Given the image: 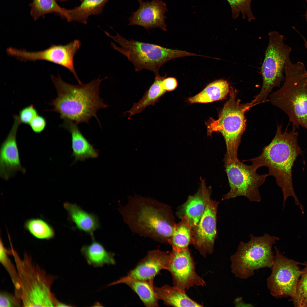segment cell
I'll use <instances>...</instances> for the list:
<instances>
[{"instance_id":"cell-19","label":"cell","mask_w":307,"mask_h":307,"mask_svg":"<svg viewBox=\"0 0 307 307\" xmlns=\"http://www.w3.org/2000/svg\"><path fill=\"white\" fill-rule=\"evenodd\" d=\"M63 206L67 211L68 219L75 225V227L90 235L94 240V233L100 228L98 217L95 214L88 213L76 204L66 202Z\"/></svg>"},{"instance_id":"cell-30","label":"cell","mask_w":307,"mask_h":307,"mask_svg":"<svg viewBox=\"0 0 307 307\" xmlns=\"http://www.w3.org/2000/svg\"><path fill=\"white\" fill-rule=\"evenodd\" d=\"M9 250L0 241V262L9 275L14 285V294L17 296L20 289L18 273L16 268L9 257Z\"/></svg>"},{"instance_id":"cell-13","label":"cell","mask_w":307,"mask_h":307,"mask_svg":"<svg viewBox=\"0 0 307 307\" xmlns=\"http://www.w3.org/2000/svg\"><path fill=\"white\" fill-rule=\"evenodd\" d=\"M206 207L199 221L193 230V244L204 257L214 250L217 237V214L219 202L210 198L209 190L204 185Z\"/></svg>"},{"instance_id":"cell-6","label":"cell","mask_w":307,"mask_h":307,"mask_svg":"<svg viewBox=\"0 0 307 307\" xmlns=\"http://www.w3.org/2000/svg\"><path fill=\"white\" fill-rule=\"evenodd\" d=\"M229 98L219 113L218 118L211 119L207 123V133L215 132L221 133L226 146L225 157L231 160L238 159L237 152L242 136L246 126L245 114L250 109L258 103L254 100L245 104L237 98V91L231 87Z\"/></svg>"},{"instance_id":"cell-37","label":"cell","mask_w":307,"mask_h":307,"mask_svg":"<svg viewBox=\"0 0 307 307\" xmlns=\"http://www.w3.org/2000/svg\"><path fill=\"white\" fill-rule=\"evenodd\" d=\"M234 304L236 307H252L253 305L244 303L241 297L236 298L235 300Z\"/></svg>"},{"instance_id":"cell-4","label":"cell","mask_w":307,"mask_h":307,"mask_svg":"<svg viewBox=\"0 0 307 307\" xmlns=\"http://www.w3.org/2000/svg\"><path fill=\"white\" fill-rule=\"evenodd\" d=\"M10 242L9 252L14 258L18 273L20 289L17 297L22 307H55L58 300L51 289L57 277L48 273L27 253L20 257Z\"/></svg>"},{"instance_id":"cell-11","label":"cell","mask_w":307,"mask_h":307,"mask_svg":"<svg viewBox=\"0 0 307 307\" xmlns=\"http://www.w3.org/2000/svg\"><path fill=\"white\" fill-rule=\"evenodd\" d=\"M275 254L271 268V273L267 279L271 294L276 298L296 296L298 282L303 271L299 265H304L283 255L274 247Z\"/></svg>"},{"instance_id":"cell-39","label":"cell","mask_w":307,"mask_h":307,"mask_svg":"<svg viewBox=\"0 0 307 307\" xmlns=\"http://www.w3.org/2000/svg\"><path fill=\"white\" fill-rule=\"evenodd\" d=\"M305 1H306V4H307V0H305ZM306 18L307 19V7L306 13Z\"/></svg>"},{"instance_id":"cell-25","label":"cell","mask_w":307,"mask_h":307,"mask_svg":"<svg viewBox=\"0 0 307 307\" xmlns=\"http://www.w3.org/2000/svg\"><path fill=\"white\" fill-rule=\"evenodd\" d=\"M181 219V221L176 224L174 233L168 241L172 249L177 251L188 248V246L193 243L192 227L186 217Z\"/></svg>"},{"instance_id":"cell-26","label":"cell","mask_w":307,"mask_h":307,"mask_svg":"<svg viewBox=\"0 0 307 307\" xmlns=\"http://www.w3.org/2000/svg\"><path fill=\"white\" fill-rule=\"evenodd\" d=\"M109 0H84L79 6L68 10L71 21L86 24L91 15L101 14Z\"/></svg>"},{"instance_id":"cell-17","label":"cell","mask_w":307,"mask_h":307,"mask_svg":"<svg viewBox=\"0 0 307 307\" xmlns=\"http://www.w3.org/2000/svg\"><path fill=\"white\" fill-rule=\"evenodd\" d=\"M138 1L139 7L129 18L128 25L140 26L147 30L158 28L167 31L165 14L167 8L165 3L161 0Z\"/></svg>"},{"instance_id":"cell-27","label":"cell","mask_w":307,"mask_h":307,"mask_svg":"<svg viewBox=\"0 0 307 307\" xmlns=\"http://www.w3.org/2000/svg\"><path fill=\"white\" fill-rule=\"evenodd\" d=\"M128 286L137 294L144 305L147 307H158V300L153 285V281L128 279L120 283Z\"/></svg>"},{"instance_id":"cell-20","label":"cell","mask_w":307,"mask_h":307,"mask_svg":"<svg viewBox=\"0 0 307 307\" xmlns=\"http://www.w3.org/2000/svg\"><path fill=\"white\" fill-rule=\"evenodd\" d=\"M201 185L197 192L188 196L186 201L182 205L177 213L180 218L186 217L192 229L198 223L206 207L204 190L205 180L200 178Z\"/></svg>"},{"instance_id":"cell-16","label":"cell","mask_w":307,"mask_h":307,"mask_svg":"<svg viewBox=\"0 0 307 307\" xmlns=\"http://www.w3.org/2000/svg\"><path fill=\"white\" fill-rule=\"evenodd\" d=\"M14 121L11 129L1 144L0 149V176L8 181L20 171L23 174L26 169L21 164L16 141L18 127L21 123L18 116L14 115Z\"/></svg>"},{"instance_id":"cell-22","label":"cell","mask_w":307,"mask_h":307,"mask_svg":"<svg viewBox=\"0 0 307 307\" xmlns=\"http://www.w3.org/2000/svg\"><path fill=\"white\" fill-rule=\"evenodd\" d=\"M89 245H84L81 252L89 265L95 267L103 266L104 265H114L115 254L106 251L103 246L95 240Z\"/></svg>"},{"instance_id":"cell-33","label":"cell","mask_w":307,"mask_h":307,"mask_svg":"<svg viewBox=\"0 0 307 307\" xmlns=\"http://www.w3.org/2000/svg\"><path fill=\"white\" fill-rule=\"evenodd\" d=\"M22 306L21 300L15 295L7 292L1 291L0 293V307Z\"/></svg>"},{"instance_id":"cell-32","label":"cell","mask_w":307,"mask_h":307,"mask_svg":"<svg viewBox=\"0 0 307 307\" xmlns=\"http://www.w3.org/2000/svg\"><path fill=\"white\" fill-rule=\"evenodd\" d=\"M303 264L305 267L298 282L296 296L291 299L296 307H307V261Z\"/></svg>"},{"instance_id":"cell-2","label":"cell","mask_w":307,"mask_h":307,"mask_svg":"<svg viewBox=\"0 0 307 307\" xmlns=\"http://www.w3.org/2000/svg\"><path fill=\"white\" fill-rule=\"evenodd\" d=\"M51 78L57 91V96L49 104L53 107L49 111L59 114L61 118L72 121L77 124H88L90 119L95 117L100 125L97 113L101 109L109 105L105 103L99 97V86L101 81L107 78L97 79L86 84L77 85L64 81L59 74Z\"/></svg>"},{"instance_id":"cell-28","label":"cell","mask_w":307,"mask_h":307,"mask_svg":"<svg viewBox=\"0 0 307 307\" xmlns=\"http://www.w3.org/2000/svg\"><path fill=\"white\" fill-rule=\"evenodd\" d=\"M56 0H33L29 5L31 7L30 14L34 20L47 14L53 13L66 19L68 22H71L68 10L60 7Z\"/></svg>"},{"instance_id":"cell-34","label":"cell","mask_w":307,"mask_h":307,"mask_svg":"<svg viewBox=\"0 0 307 307\" xmlns=\"http://www.w3.org/2000/svg\"><path fill=\"white\" fill-rule=\"evenodd\" d=\"M38 115L36 109L34 106L31 104L21 110L19 111L18 117L21 123L29 124Z\"/></svg>"},{"instance_id":"cell-14","label":"cell","mask_w":307,"mask_h":307,"mask_svg":"<svg viewBox=\"0 0 307 307\" xmlns=\"http://www.w3.org/2000/svg\"><path fill=\"white\" fill-rule=\"evenodd\" d=\"M195 265L188 248L180 251L172 249L167 270L172 275L174 286L184 291L194 285L205 286V281L196 272Z\"/></svg>"},{"instance_id":"cell-10","label":"cell","mask_w":307,"mask_h":307,"mask_svg":"<svg viewBox=\"0 0 307 307\" xmlns=\"http://www.w3.org/2000/svg\"><path fill=\"white\" fill-rule=\"evenodd\" d=\"M224 161L230 189L223 196L222 200L243 196L250 202H260L259 188L268 174H258L254 166L245 164L238 159L233 160L224 157Z\"/></svg>"},{"instance_id":"cell-24","label":"cell","mask_w":307,"mask_h":307,"mask_svg":"<svg viewBox=\"0 0 307 307\" xmlns=\"http://www.w3.org/2000/svg\"><path fill=\"white\" fill-rule=\"evenodd\" d=\"M230 90L227 81L217 80L209 83L202 91L188 100L192 103L212 102L224 98Z\"/></svg>"},{"instance_id":"cell-31","label":"cell","mask_w":307,"mask_h":307,"mask_svg":"<svg viewBox=\"0 0 307 307\" xmlns=\"http://www.w3.org/2000/svg\"><path fill=\"white\" fill-rule=\"evenodd\" d=\"M230 6L232 16L237 19L241 13L242 18L247 19L249 22L255 19L251 9L252 0H227Z\"/></svg>"},{"instance_id":"cell-5","label":"cell","mask_w":307,"mask_h":307,"mask_svg":"<svg viewBox=\"0 0 307 307\" xmlns=\"http://www.w3.org/2000/svg\"><path fill=\"white\" fill-rule=\"evenodd\" d=\"M306 72L302 62L289 63L283 85L270 95L269 100L287 114L293 126H300L307 130Z\"/></svg>"},{"instance_id":"cell-36","label":"cell","mask_w":307,"mask_h":307,"mask_svg":"<svg viewBox=\"0 0 307 307\" xmlns=\"http://www.w3.org/2000/svg\"><path fill=\"white\" fill-rule=\"evenodd\" d=\"M162 85L163 88L167 92L174 90L177 86L178 83L175 78L166 77L163 80Z\"/></svg>"},{"instance_id":"cell-18","label":"cell","mask_w":307,"mask_h":307,"mask_svg":"<svg viewBox=\"0 0 307 307\" xmlns=\"http://www.w3.org/2000/svg\"><path fill=\"white\" fill-rule=\"evenodd\" d=\"M61 125L70 132L72 137V155L74 157V163L77 161H84L89 158H95L98 156V152L83 135L77 125L73 121L64 119Z\"/></svg>"},{"instance_id":"cell-38","label":"cell","mask_w":307,"mask_h":307,"mask_svg":"<svg viewBox=\"0 0 307 307\" xmlns=\"http://www.w3.org/2000/svg\"><path fill=\"white\" fill-rule=\"evenodd\" d=\"M68 0H56V1H59L60 2H63L67 1ZM81 2H82L84 0H79Z\"/></svg>"},{"instance_id":"cell-35","label":"cell","mask_w":307,"mask_h":307,"mask_svg":"<svg viewBox=\"0 0 307 307\" xmlns=\"http://www.w3.org/2000/svg\"><path fill=\"white\" fill-rule=\"evenodd\" d=\"M46 124V121L45 118L38 115L31 121L29 125L34 132L40 133L45 129Z\"/></svg>"},{"instance_id":"cell-3","label":"cell","mask_w":307,"mask_h":307,"mask_svg":"<svg viewBox=\"0 0 307 307\" xmlns=\"http://www.w3.org/2000/svg\"><path fill=\"white\" fill-rule=\"evenodd\" d=\"M125 222L134 233L168 243L176 224L170 207L152 199L135 196L119 209Z\"/></svg>"},{"instance_id":"cell-23","label":"cell","mask_w":307,"mask_h":307,"mask_svg":"<svg viewBox=\"0 0 307 307\" xmlns=\"http://www.w3.org/2000/svg\"><path fill=\"white\" fill-rule=\"evenodd\" d=\"M166 76V74L164 76H161L159 74L155 76L154 82L141 99L137 103H134L131 108L125 112L130 113L128 119H130L131 116L141 113L147 107L154 105L158 101L166 92L162 85V81Z\"/></svg>"},{"instance_id":"cell-21","label":"cell","mask_w":307,"mask_h":307,"mask_svg":"<svg viewBox=\"0 0 307 307\" xmlns=\"http://www.w3.org/2000/svg\"><path fill=\"white\" fill-rule=\"evenodd\" d=\"M158 299L163 300L168 306L174 307H202L203 305L194 301L186 294L185 291L174 286L165 285L160 287H154Z\"/></svg>"},{"instance_id":"cell-9","label":"cell","mask_w":307,"mask_h":307,"mask_svg":"<svg viewBox=\"0 0 307 307\" xmlns=\"http://www.w3.org/2000/svg\"><path fill=\"white\" fill-rule=\"evenodd\" d=\"M268 38V45L261 68L262 87L254 99L259 103L266 100L274 88L280 86L285 79V68L291 62V49L285 43L283 36L277 32L272 31L269 32Z\"/></svg>"},{"instance_id":"cell-40","label":"cell","mask_w":307,"mask_h":307,"mask_svg":"<svg viewBox=\"0 0 307 307\" xmlns=\"http://www.w3.org/2000/svg\"><path fill=\"white\" fill-rule=\"evenodd\" d=\"M306 75H307V72H306Z\"/></svg>"},{"instance_id":"cell-15","label":"cell","mask_w":307,"mask_h":307,"mask_svg":"<svg viewBox=\"0 0 307 307\" xmlns=\"http://www.w3.org/2000/svg\"><path fill=\"white\" fill-rule=\"evenodd\" d=\"M170 258V252H169L158 249L150 251L126 275L109 283L108 286L119 284L122 281L128 279L153 281L155 276L161 270L167 269Z\"/></svg>"},{"instance_id":"cell-7","label":"cell","mask_w":307,"mask_h":307,"mask_svg":"<svg viewBox=\"0 0 307 307\" xmlns=\"http://www.w3.org/2000/svg\"><path fill=\"white\" fill-rule=\"evenodd\" d=\"M105 34L117 43L111 42L112 47L125 55L134 65L135 70L146 69L159 74L161 67L167 62L174 59L187 56H198V54L179 50L165 48L155 44L134 40L127 39L117 33L115 36Z\"/></svg>"},{"instance_id":"cell-12","label":"cell","mask_w":307,"mask_h":307,"mask_svg":"<svg viewBox=\"0 0 307 307\" xmlns=\"http://www.w3.org/2000/svg\"><path fill=\"white\" fill-rule=\"evenodd\" d=\"M81 45L80 41L76 40L65 45H52L46 49L36 52L10 47L7 53L22 61L43 60L60 65L69 70L80 83L74 69L73 58Z\"/></svg>"},{"instance_id":"cell-8","label":"cell","mask_w":307,"mask_h":307,"mask_svg":"<svg viewBox=\"0 0 307 307\" xmlns=\"http://www.w3.org/2000/svg\"><path fill=\"white\" fill-rule=\"evenodd\" d=\"M250 238L247 242L241 241L236 252L230 257L232 272L242 279L252 276L256 270L271 268L274 256L272 246L279 240L266 233L260 237L251 234Z\"/></svg>"},{"instance_id":"cell-29","label":"cell","mask_w":307,"mask_h":307,"mask_svg":"<svg viewBox=\"0 0 307 307\" xmlns=\"http://www.w3.org/2000/svg\"><path fill=\"white\" fill-rule=\"evenodd\" d=\"M25 229L34 237L42 239H49L55 236L54 231L47 222L40 219H32L27 221Z\"/></svg>"},{"instance_id":"cell-1","label":"cell","mask_w":307,"mask_h":307,"mask_svg":"<svg viewBox=\"0 0 307 307\" xmlns=\"http://www.w3.org/2000/svg\"><path fill=\"white\" fill-rule=\"evenodd\" d=\"M296 128L293 126L290 132L286 129L283 132L282 125H278L274 137L264 148L261 154L249 160L257 169L263 166L268 168L269 176L275 177L277 184L281 189L284 208L287 199L291 196L293 197L295 204L302 209L303 206L294 192L292 181V167L296 158L302 152L298 143Z\"/></svg>"}]
</instances>
